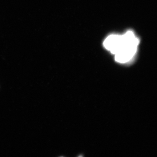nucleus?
I'll use <instances>...</instances> for the list:
<instances>
[{
	"instance_id": "nucleus-1",
	"label": "nucleus",
	"mask_w": 157,
	"mask_h": 157,
	"mask_svg": "<svg viewBox=\"0 0 157 157\" xmlns=\"http://www.w3.org/2000/svg\"><path fill=\"white\" fill-rule=\"evenodd\" d=\"M124 43L123 35L113 34L105 39L103 45L107 50L115 55L122 46Z\"/></svg>"
}]
</instances>
